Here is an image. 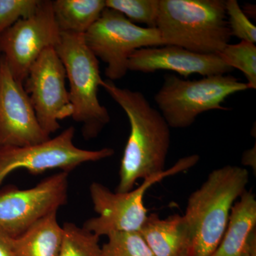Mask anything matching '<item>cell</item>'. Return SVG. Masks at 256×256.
Wrapping results in <instances>:
<instances>
[{
	"label": "cell",
	"mask_w": 256,
	"mask_h": 256,
	"mask_svg": "<svg viewBox=\"0 0 256 256\" xmlns=\"http://www.w3.org/2000/svg\"><path fill=\"white\" fill-rule=\"evenodd\" d=\"M68 174L60 172L28 190L13 185L0 188V229L16 238L40 218L57 212L67 202Z\"/></svg>",
	"instance_id": "10"
},
{
	"label": "cell",
	"mask_w": 256,
	"mask_h": 256,
	"mask_svg": "<svg viewBox=\"0 0 256 256\" xmlns=\"http://www.w3.org/2000/svg\"><path fill=\"white\" fill-rule=\"evenodd\" d=\"M84 38L98 60L107 65L105 75L111 82L126 76L128 60L136 50L164 46L158 28L138 26L108 8L86 32Z\"/></svg>",
	"instance_id": "7"
},
{
	"label": "cell",
	"mask_w": 256,
	"mask_h": 256,
	"mask_svg": "<svg viewBox=\"0 0 256 256\" xmlns=\"http://www.w3.org/2000/svg\"><path fill=\"white\" fill-rule=\"evenodd\" d=\"M41 0H0V34L18 20L32 16Z\"/></svg>",
	"instance_id": "23"
},
{
	"label": "cell",
	"mask_w": 256,
	"mask_h": 256,
	"mask_svg": "<svg viewBox=\"0 0 256 256\" xmlns=\"http://www.w3.org/2000/svg\"><path fill=\"white\" fill-rule=\"evenodd\" d=\"M248 89L247 82L226 74L194 80L166 74L154 102L170 128L182 129L191 126L204 112L228 110L222 106L226 99Z\"/></svg>",
	"instance_id": "5"
},
{
	"label": "cell",
	"mask_w": 256,
	"mask_h": 256,
	"mask_svg": "<svg viewBox=\"0 0 256 256\" xmlns=\"http://www.w3.org/2000/svg\"><path fill=\"white\" fill-rule=\"evenodd\" d=\"M0 256H14L10 244V237L0 229Z\"/></svg>",
	"instance_id": "24"
},
{
	"label": "cell",
	"mask_w": 256,
	"mask_h": 256,
	"mask_svg": "<svg viewBox=\"0 0 256 256\" xmlns=\"http://www.w3.org/2000/svg\"><path fill=\"white\" fill-rule=\"evenodd\" d=\"M55 50L69 82V98L74 108L72 118L82 124L86 140L95 138L110 121L108 111L98 98V88L104 82L99 60L87 46L82 34L62 32Z\"/></svg>",
	"instance_id": "4"
},
{
	"label": "cell",
	"mask_w": 256,
	"mask_h": 256,
	"mask_svg": "<svg viewBox=\"0 0 256 256\" xmlns=\"http://www.w3.org/2000/svg\"><path fill=\"white\" fill-rule=\"evenodd\" d=\"M128 67V70L146 74L169 70L184 78L193 74L204 77L224 75L234 70L218 55L202 54L171 45L136 50L130 57Z\"/></svg>",
	"instance_id": "13"
},
{
	"label": "cell",
	"mask_w": 256,
	"mask_h": 256,
	"mask_svg": "<svg viewBox=\"0 0 256 256\" xmlns=\"http://www.w3.org/2000/svg\"><path fill=\"white\" fill-rule=\"evenodd\" d=\"M101 87L122 108L129 120L130 132L121 160L116 192H130L138 180L152 178L166 170L170 127L142 92L120 88L109 80H104Z\"/></svg>",
	"instance_id": "1"
},
{
	"label": "cell",
	"mask_w": 256,
	"mask_h": 256,
	"mask_svg": "<svg viewBox=\"0 0 256 256\" xmlns=\"http://www.w3.org/2000/svg\"><path fill=\"white\" fill-rule=\"evenodd\" d=\"M242 164L250 166L256 172V146L244 152L242 156Z\"/></svg>",
	"instance_id": "25"
},
{
	"label": "cell",
	"mask_w": 256,
	"mask_h": 256,
	"mask_svg": "<svg viewBox=\"0 0 256 256\" xmlns=\"http://www.w3.org/2000/svg\"><path fill=\"white\" fill-rule=\"evenodd\" d=\"M62 227L63 240L58 256H102L100 237L72 223Z\"/></svg>",
	"instance_id": "18"
},
{
	"label": "cell",
	"mask_w": 256,
	"mask_h": 256,
	"mask_svg": "<svg viewBox=\"0 0 256 256\" xmlns=\"http://www.w3.org/2000/svg\"><path fill=\"white\" fill-rule=\"evenodd\" d=\"M106 6L118 12L132 23L156 28L160 0H106Z\"/></svg>",
	"instance_id": "21"
},
{
	"label": "cell",
	"mask_w": 256,
	"mask_h": 256,
	"mask_svg": "<svg viewBox=\"0 0 256 256\" xmlns=\"http://www.w3.org/2000/svg\"><path fill=\"white\" fill-rule=\"evenodd\" d=\"M256 198L246 191L234 204L222 240L210 256H248L256 246Z\"/></svg>",
	"instance_id": "14"
},
{
	"label": "cell",
	"mask_w": 256,
	"mask_h": 256,
	"mask_svg": "<svg viewBox=\"0 0 256 256\" xmlns=\"http://www.w3.org/2000/svg\"><path fill=\"white\" fill-rule=\"evenodd\" d=\"M156 28L166 45L218 55L232 34L223 0H160Z\"/></svg>",
	"instance_id": "3"
},
{
	"label": "cell",
	"mask_w": 256,
	"mask_h": 256,
	"mask_svg": "<svg viewBox=\"0 0 256 256\" xmlns=\"http://www.w3.org/2000/svg\"><path fill=\"white\" fill-rule=\"evenodd\" d=\"M226 14L232 36L256 44V28L242 11L237 0L225 1Z\"/></svg>",
	"instance_id": "22"
},
{
	"label": "cell",
	"mask_w": 256,
	"mask_h": 256,
	"mask_svg": "<svg viewBox=\"0 0 256 256\" xmlns=\"http://www.w3.org/2000/svg\"><path fill=\"white\" fill-rule=\"evenodd\" d=\"M139 232L154 256H180L190 247L183 216L172 215L162 220L156 214H151Z\"/></svg>",
	"instance_id": "15"
},
{
	"label": "cell",
	"mask_w": 256,
	"mask_h": 256,
	"mask_svg": "<svg viewBox=\"0 0 256 256\" xmlns=\"http://www.w3.org/2000/svg\"><path fill=\"white\" fill-rule=\"evenodd\" d=\"M248 256H256V246L252 248V252Z\"/></svg>",
	"instance_id": "26"
},
{
	"label": "cell",
	"mask_w": 256,
	"mask_h": 256,
	"mask_svg": "<svg viewBox=\"0 0 256 256\" xmlns=\"http://www.w3.org/2000/svg\"><path fill=\"white\" fill-rule=\"evenodd\" d=\"M74 132L75 129L70 126L44 142L0 150V186L4 178L16 170H26L34 175L54 169L68 173L84 163L114 156V151L111 148L86 150L77 148L73 141Z\"/></svg>",
	"instance_id": "8"
},
{
	"label": "cell",
	"mask_w": 256,
	"mask_h": 256,
	"mask_svg": "<svg viewBox=\"0 0 256 256\" xmlns=\"http://www.w3.org/2000/svg\"><path fill=\"white\" fill-rule=\"evenodd\" d=\"M200 159L198 154L184 156L172 168L143 180L138 188L128 192H112L102 184L92 182L90 198L98 216L87 220L82 228L98 237L114 232H139L148 216L144 204L146 191L165 178L191 169Z\"/></svg>",
	"instance_id": "6"
},
{
	"label": "cell",
	"mask_w": 256,
	"mask_h": 256,
	"mask_svg": "<svg viewBox=\"0 0 256 256\" xmlns=\"http://www.w3.org/2000/svg\"><path fill=\"white\" fill-rule=\"evenodd\" d=\"M107 237L102 256H154L139 232H114Z\"/></svg>",
	"instance_id": "20"
},
{
	"label": "cell",
	"mask_w": 256,
	"mask_h": 256,
	"mask_svg": "<svg viewBox=\"0 0 256 256\" xmlns=\"http://www.w3.org/2000/svg\"><path fill=\"white\" fill-rule=\"evenodd\" d=\"M60 34L50 0H42L34 14L0 34V54L16 82L24 84L42 52L60 44Z\"/></svg>",
	"instance_id": "9"
},
{
	"label": "cell",
	"mask_w": 256,
	"mask_h": 256,
	"mask_svg": "<svg viewBox=\"0 0 256 256\" xmlns=\"http://www.w3.org/2000/svg\"><path fill=\"white\" fill-rule=\"evenodd\" d=\"M66 78L65 68L55 48H48L32 66L23 84L38 124L50 136L60 129V120L73 116Z\"/></svg>",
	"instance_id": "11"
},
{
	"label": "cell",
	"mask_w": 256,
	"mask_h": 256,
	"mask_svg": "<svg viewBox=\"0 0 256 256\" xmlns=\"http://www.w3.org/2000/svg\"><path fill=\"white\" fill-rule=\"evenodd\" d=\"M42 129L23 84L0 54V150L33 146L50 139Z\"/></svg>",
	"instance_id": "12"
},
{
	"label": "cell",
	"mask_w": 256,
	"mask_h": 256,
	"mask_svg": "<svg viewBox=\"0 0 256 256\" xmlns=\"http://www.w3.org/2000/svg\"><path fill=\"white\" fill-rule=\"evenodd\" d=\"M248 171L226 165L213 170L188 198L184 220L190 256H210L222 240L234 204L246 191Z\"/></svg>",
	"instance_id": "2"
},
{
	"label": "cell",
	"mask_w": 256,
	"mask_h": 256,
	"mask_svg": "<svg viewBox=\"0 0 256 256\" xmlns=\"http://www.w3.org/2000/svg\"><path fill=\"white\" fill-rule=\"evenodd\" d=\"M57 212L37 220L24 233L16 238L10 237L14 256H58L63 227L57 220Z\"/></svg>",
	"instance_id": "16"
},
{
	"label": "cell",
	"mask_w": 256,
	"mask_h": 256,
	"mask_svg": "<svg viewBox=\"0 0 256 256\" xmlns=\"http://www.w3.org/2000/svg\"><path fill=\"white\" fill-rule=\"evenodd\" d=\"M56 22L60 32L82 34L98 20L105 10V0L52 1Z\"/></svg>",
	"instance_id": "17"
},
{
	"label": "cell",
	"mask_w": 256,
	"mask_h": 256,
	"mask_svg": "<svg viewBox=\"0 0 256 256\" xmlns=\"http://www.w3.org/2000/svg\"><path fill=\"white\" fill-rule=\"evenodd\" d=\"M180 256H190V254H188V250H186V252H182Z\"/></svg>",
	"instance_id": "27"
},
{
	"label": "cell",
	"mask_w": 256,
	"mask_h": 256,
	"mask_svg": "<svg viewBox=\"0 0 256 256\" xmlns=\"http://www.w3.org/2000/svg\"><path fill=\"white\" fill-rule=\"evenodd\" d=\"M218 56L229 67L244 74L250 89L256 88V44L244 41L236 44H228Z\"/></svg>",
	"instance_id": "19"
}]
</instances>
